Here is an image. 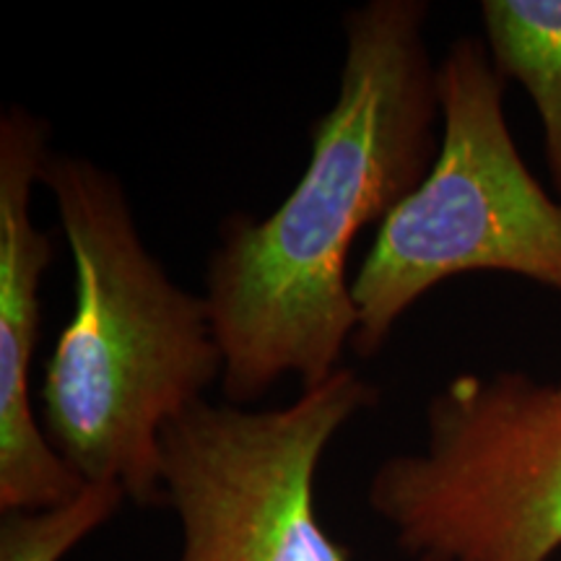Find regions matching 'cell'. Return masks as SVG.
I'll list each match as a JSON object with an SVG mask.
<instances>
[{"instance_id":"3","label":"cell","mask_w":561,"mask_h":561,"mask_svg":"<svg viewBox=\"0 0 561 561\" xmlns=\"http://www.w3.org/2000/svg\"><path fill=\"white\" fill-rule=\"evenodd\" d=\"M504 89L483 39L458 37L442 55L437 159L351 278V348L362 359L388 346L424 294L462 273H510L561 297V201L525 164Z\"/></svg>"},{"instance_id":"2","label":"cell","mask_w":561,"mask_h":561,"mask_svg":"<svg viewBox=\"0 0 561 561\" xmlns=\"http://www.w3.org/2000/svg\"><path fill=\"white\" fill-rule=\"evenodd\" d=\"M53 195L73 257V314L45 364L42 430L89 483L167 507L161 432L224 377L206 294L174 284L140 237L117 174L50 151Z\"/></svg>"},{"instance_id":"6","label":"cell","mask_w":561,"mask_h":561,"mask_svg":"<svg viewBox=\"0 0 561 561\" xmlns=\"http://www.w3.org/2000/svg\"><path fill=\"white\" fill-rule=\"evenodd\" d=\"M47 138L50 125L19 104L0 115V512L53 507L87 483L32 413L39 286L53 263L50 234L32 216Z\"/></svg>"},{"instance_id":"7","label":"cell","mask_w":561,"mask_h":561,"mask_svg":"<svg viewBox=\"0 0 561 561\" xmlns=\"http://www.w3.org/2000/svg\"><path fill=\"white\" fill-rule=\"evenodd\" d=\"M479 9L491 62L538 112L546 170L561 201V0H483Z\"/></svg>"},{"instance_id":"8","label":"cell","mask_w":561,"mask_h":561,"mask_svg":"<svg viewBox=\"0 0 561 561\" xmlns=\"http://www.w3.org/2000/svg\"><path fill=\"white\" fill-rule=\"evenodd\" d=\"M125 502L128 494L117 483L87 481L53 507L0 512V561H62Z\"/></svg>"},{"instance_id":"4","label":"cell","mask_w":561,"mask_h":561,"mask_svg":"<svg viewBox=\"0 0 561 561\" xmlns=\"http://www.w3.org/2000/svg\"><path fill=\"white\" fill-rule=\"evenodd\" d=\"M367 502L409 561H551L561 551V377H450L424 409V447L380 462Z\"/></svg>"},{"instance_id":"1","label":"cell","mask_w":561,"mask_h":561,"mask_svg":"<svg viewBox=\"0 0 561 561\" xmlns=\"http://www.w3.org/2000/svg\"><path fill=\"white\" fill-rule=\"evenodd\" d=\"M430 3L369 0L343 13L333 107L273 214H231L210 250L206 299L224 354L227 403L261 401L280 377L301 390L341 369L356 333L346 265L356 237L419 187L439 149V62Z\"/></svg>"},{"instance_id":"5","label":"cell","mask_w":561,"mask_h":561,"mask_svg":"<svg viewBox=\"0 0 561 561\" xmlns=\"http://www.w3.org/2000/svg\"><path fill=\"white\" fill-rule=\"evenodd\" d=\"M380 403L354 367L280 409L193 403L161 432V481L182 543L178 561H351L318 515L322 455Z\"/></svg>"}]
</instances>
